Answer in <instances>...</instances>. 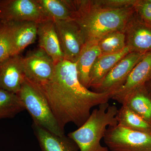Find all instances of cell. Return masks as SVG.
I'll return each mask as SVG.
<instances>
[{
    "label": "cell",
    "instance_id": "cell-1",
    "mask_svg": "<svg viewBox=\"0 0 151 151\" xmlns=\"http://www.w3.org/2000/svg\"><path fill=\"white\" fill-rule=\"evenodd\" d=\"M40 87L60 127L73 123L79 128L91 114L93 107L108 103L111 93L91 91L78 78L76 63L63 60L55 64L53 76Z\"/></svg>",
    "mask_w": 151,
    "mask_h": 151
},
{
    "label": "cell",
    "instance_id": "cell-2",
    "mask_svg": "<svg viewBox=\"0 0 151 151\" xmlns=\"http://www.w3.org/2000/svg\"><path fill=\"white\" fill-rule=\"evenodd\" d=\"M73 20L82 31L86 44L97 42L104 36L116 31H124L135 13L134 7L106 8L94 1H73Z\"/></svg>",
    "mask_w": 151,
    "mask_h": 151
},
{
    "label": "cell",
    "instance_id": "cell-3",
    "mask_svg": "<svg viewBox=\"0 0 151 151\" xmlns=\"http://www.w3.org/2000/svg\"><path fill=\"white\" fill-rule=\"evenodd\" d=\"M118 110L115 105L108 103L99 105L91 112L83 125L68 136L78 146L80 151H108L107 147L101 145L108 127L118 125L116 116Z\"/></svg>",
    "mask_w": 151,
    "mask_h": 151
},
{
    "label": "cell",
    "instance_id": "cell-4",
    "mask_svg": "<svg viewBox=\"0 0 151 151\" xmlns=\"http://www.w3.org/2000/svg\"><path fill=\"white\" fill-rule=\"evenodd\" d=\"M17 95L32 118L33 123L58 136L65 135L39 85L25 78Z\"/></svg>",
    "mask_w": 151,
    "mask_h": 151
},
{
    "label": "cell",
    "instance_id": "cell-5",
    "mask_svg": "<svg viewBox=\"0 0 151 151\" xmlns=\"http://www.w3.org/2000/svg\"><path fill=\"white\" fill-rule=\"evenodd\" d=\"M104 142L111 151H151V134L117 125L108 127Z\"/></svg>",
    "mask_w": 151,
    "mask_h": 151
},
{
    "label": "cell",
    "instance_id": "cell-6",
    "mask_svg": "<svg viewBox=\"0 0 151 151\" xmlns=\"http://www.w3.org/2000/svg\"><path fill=\"white\" fill-rule=\"evenodd\" d=\"M50 19L37 0H0V20L40 23Z\"/></svg>",
    "mask_w": 151,
    "mask_h": 151
},
{
    "label": "cell",
    "instance_id": "cell-7",
    "mask_svg": "<svg viewBox=\"0 0 151 151\" xmlns=\"http://www.w3.org/2000/svg\"><path fill=\"white\" fill-rule=\"evenodd\" d=\"M54 22L64 59L76 62L86 44L81 28L73 20Z\"/></svg>",
    "mask_w": 151,
    "mask_h": 151
},
{
    "label": "cell",
    "instance_id": "cell-8",
    "mask_svg": "<svg viewBox=\"0 0 151 151\" xmlns=\"http://www.w3.org/2000/svg\"><path fill=\"white\" fill-rule=\"evenodd\" d=\"M22 62L25 78L37 85L47 82L54 74L55 63L40 48L23 58Z\"/></svg>",
    "mask_w": 151,
    "mask_h": 151
},
{
    "label": "cell",
    "instance_id": "cell-9",
    "mask_svg": "<svg viewBox=\"0 0 151 151\" xmlns=\"http://www.w3.org/2000/svg\"><path fill=\"white\" fill-rule=\"evenodd\" d=\"M146 54L128 53L112 68L94 92H109L112 95L124 85L133 68Z\"/></svg>",
    "mask_w": 151,
    "mask_h": 151
},
{
    "label": "cell",
    "instance_id": "cell-10",
    "mask_svg": "<svg viewBox=\"0 0 151 151\" xmlns=\"http://www.w3.org/2000/svg\"><path fill=\"white\" fill-rule=\"evenodd\" d=\"M126 47L130 52H151V26L139 19L135 13L124 30Z\"/></svg>",
    "mask_w": 151,
    "mask_h": 151
},
{
    "label": "cell",
    "instance_id": "cell-11",
    "mask_svg": "<svg viewBox=\"0 0 151 151\" xmlns=\"http://www.w3.org/2000/svg\"><path fill=\"white\" fill-rule=\"evenodd\" d=\"M22 59L17 55L0 63V89L15 94L19 93L25 79Z\"/></svg>",
    "mask_w": 151,
    "mask_h": 151
},
{
    "label": "cell",
    "instance_id": "cell-12",
    "mask_svg": "<svg viewBox=\"0 0 151 151\" xmlns=\"http://www.w3.org/2000/svg\"><path fill=\"white\" fill-rule=\"evenodd\" d=\"M151 79V52L147 53L131 71L127 80L111 99L122 104L125 97Z\"/></svg>",
    "mask_w": 151,
    "mask_h": 151
},
{
    "label": "cell",
    "instance_id": "cell-13",
    "mask_svg": "<svg viewBox=\"0 0 151 151\" xmlns=\"http://www.w3.org/2000/svg\"><path fill=\"white\" fill-rule=\"evenodd\" d=\"M37 36L40 48L51 58L55 64L64 60L54 21L48 19L39 23Z\"/></svg>",
    "mask_w": 151,
    "mask_h": 151
},
{
    "label": "cell",
    "instance_id": "cell-14",
    "mask_svg": "<svg viewBox=\"0 0 151 151\" xmlns=\"http://www.w3.org/2000/svg\"><path fill=\"white\" fill-rule=\"evenodd\" d=\"M33 129L42 151H78V146L68 136H58L33 123Z\"/></svg>",
    "mask_w": 151,
    "mask_h": 151
},
{
    "label": "cell",
    "instance_id": "cell-15",
    "mask_svg": "<svg viewBox=\"0 0 151 151\" xmlns=\"http://www.w3.org/2000/svg\"><path fill=\"white\" fill-rule=\"evenodd\" d=\"M126 47L122 51L108 55H101L98 57L91 68L89 74V88L94 90L98 88L105 76L117 63L129 53Z\"/></svg>",
    "mask_w": 151,
    "mask_h": 151
},
{
    "label": "cell",
    "instance_id": "cell-16",
    "mask_svg": "<svg viewBox=\"0 0 151 151\" xmlns=\"http://www.w3.org/2000/svg\"><path fill=\"white\" fill-rule=\"evenodd\" d=\"M9 22L12 34L14 55H19L27 47L34 43L37 36L39 23L30 21Z\"/></svg>",
    "mask_w": 151,
    "mask_h": 151
},
{
    "label": "cell",
    "instance_id": "cell-17",
    "mask_svg": "<svg viewBox=\"0 0 151 151\" xmlns=\"http://www.w3.org/2000/svg\"><path fill=\"white\" fill-rule=\"evenodd\" d=\"M130 110L147 121L151 122V98L145 85L136 88L127 94L122 102Z\"/></svg>",
    "mask_w": 151,
    "mask_h": 151
},
{
    "label": "cell",
    "instance_id": "cell-18",
    "mask_svg": "<svg viewBox=\"0 0 151 151\" xmlns=\"http://www.w3.org/2000/svg\"><path fill=\"white\" fill-rule=\"evenodd\" d=\"M101 55L97 42L86 43L76 62L79 81L87 89H89L91 68L96 60Z\"/></svg>",
    "mask_w": 151,
    "mask_h": 151
},
{
    "label": "cell",
    "instance_id": "cell-19",
    "mask_svg": "<svg viewBox=\"0 0 151 151\" xmlns=\"http://www.w3.org/2000/svg\"><path fill=\"white\" fill-rule=\"evenodd\" d=\"M49 18L53 21L73 20V1L37 0Z\"/></svg>",
    "mask_w": 151,
    "mask_h": 151
},
{
    "label": "cell",
    "instance_id": "cell-20",
    "mask_svg": "<svg viewBox=\"0 0 151 151\" xmlns=\"http://www.w3.org/2000/svg\"><path fill=\"white\" fill-rule=\"evenodd\" d=\"M118 125L132 130L151 134V125L125 105L118 110L116 116Z\"/></svg>",
    "mask_w": 151,
    "mask_h": 151
},
{
    "label": "cell",
    "instance_id": "cell-21",
    "mask_svg": "<svg viewBox=\"0 0 151 151\" xmlns=\"http://www.w3.org/2000/svg\"><path fill=\"white\" fill-rule=\"evenodd\" d=\"M24 110L17 94L0 89V119L12 118Z\"/></svg>",
    "mask_w": 151,
    "mask_h": 151
},
{
    "label": "cell",
    "instance_id": "cell-22",
    "mask_svg": "<svg viewBox=\"0 0 151 151\" xmlns=\"http://www.w3.org/2000/svg\"><path fill=\"white\" fill-rule=\"evenodd\" d=\"M97 43L101 55L117 53L126 47V36L124 32H114L104 36Z\"/></svg>",
    "mask_w": 151,
    "mask_h": 151
},
{
    "label": "cell",
    "instance_id": "cell-23",
    "mask_svg": "<svg viewBox=\"0 0 151 151\" xmlns=\"http://www.w3.org/2000/svg\"><path fill=\"white\" fill-rule=\"evenodd\" d=\"M13 55V41L10 24L0 20V63Z\"/></svg>",
    "mask_w": 151,
    "mask_h": 151
},
{
    "label": "cell",
    "instance_id": "cell-24",
    "mask_svg": "<svg viewBox=\"0 0 151 151\" xmlns=\"http://www.w3.org/2000/svg\"><path fill=\"white\" fill-rule=\"evenodd\" d=\"M134 8L139 19L151 26V3L148 0H137Z\"/></svg>",
    "mask_w": 151,
    "mask_h": 151
},
{
    "label": "cell",
    "instance_id": "cell-25",
    "mask_svg": "<svg viewBox=\"0 0 151 151\" xmlns=\"http://www.w3.org/2000/svg\"><path fill=\"white\" fill-rule=\"evenodd\" d=\"M94 1L103 7L117 9L134 7L137 0H94Z\"/></svg>",
    "mask_w": 151,
    "mask_h": 151
},
{
    "label": "cell",
    "instance_id": "cell-26",
    "mask_svg": "<svg viewBox=\"0 0 151 151\" xmlns=\"http://www.w3.org/2000/svg\"><path fill=\"white\" fill-rule=\"evenodd\" d=\"M151 3V0H148Z\"/></svg>",
    "mask_w": 151,
    "mask_h": 151
}]
</instances>
